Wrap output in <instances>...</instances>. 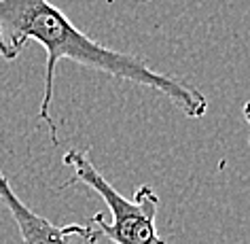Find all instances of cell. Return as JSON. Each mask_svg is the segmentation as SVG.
<instances>
[{
	"label": "cell",
	"instance_id": "cell-1",
	"mask_svg": "<svg viewBox=\"0 0 250 244\" xmlns=\"http://www.w3.org/2000/svg\"><path fill=\"white\" fill-rule=\"evenodd\" d=\"M30 41H36L47 51L45 89L39 117L47 123L53 145H60V138L49 111L53 102L55 68L62 60H70L91 70L106 72L119 81H129L159 91L189 119H199L208 111V98L197 87L172 74L153 70L140 55L117 51L93 41L74 26L51 0H0V55L7 62H13Z\"/></svg>",
	"mask_w": 250,
	"mask_h": 244
},
{
	"label": "cell",
	"instance_id": "cell-2",
	"mask_svg": "<svg viewBox=\"0 0 250 244\" xmlns=\"http://www.w3.org/2000/svg\"><path fill=\"white\" fill-rule=\"evenodd\" d=\"M64 166L72 168V178L64 183L60 189H66L74 183H83L93 189L104 204L108 206L110 221L104 217V212H96L89 223L100 231V236L108 238L115 244H166L159 236L155 219L159 212V196L153 191L151 185L136 187L132 200L121 196L104 174L93 166L89 155L85 151H68L64 153Z\"/></svg>",
	"mask_w": 250,
	"mask_h": 244
},
{
	"label": "cell",
	"instance_id": "cell-3",
	"mask_svg": "<svg viewBox=\"0 0 250 244\" xmlns=\"http://www.w3.org/2000/svg\"><path fill=\"white\" fill-rule=\"evenodd\" d=\"M0 202L7 206L13 221L17 223L21 244H98L102 238L89 221L60 227L42 215H36L21 198H17L2 170H0Z\"/></svg>",
	"mask_w": 250,
	"mask_h": 244
},
{
	"label": "cell",
	"instance_id": "cell-4",
	"mask_svg": "<svg viewBox=\"0 0 250 244\" xmlns=\"http://www.w3.org/2000/svg\"><path fill=\"white\" fill-rule=\"evenodd\" d=\"M242 112H244V119L248 121V126H250V102H246L242 106Z\"/></svg>",
	"mask_w": 250,
	"mask_h": 244
},
{
	"label": "cell",
	"instance_id": "cell-5",
	"mask_svg": "<svg viewBox=\"0 0 250 244\" xmlns=\"http://www.w3.org/2000/svg\"><path fill=\"white\" fill-rule=\"evenodd\" d=\"M146 2H151V0H146Z\"/></svg>",
	"mask_w": 250,
	"mask_h": 244
}]
</instances>
